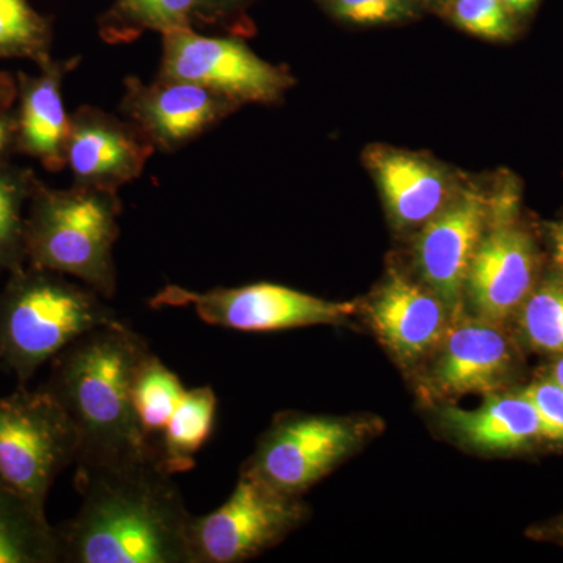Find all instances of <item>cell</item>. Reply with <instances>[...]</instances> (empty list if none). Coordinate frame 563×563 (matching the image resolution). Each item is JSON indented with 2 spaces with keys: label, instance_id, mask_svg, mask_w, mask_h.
Here are the masks:
<instances>
[{
  "label": "cell",
  "instance_id": "1",
  "mask_svg": "<svg viewBox=\"0 0 563 563\" xmlns=\"http://www.w3.org/2000/svg\"><path fill=\"white\" fill-rule=\"evenodd\" d=\"M76 487L79 512L57 528L62 563H191L195 515L151 459L77 470Z\"/></svg>",
  "mask_w": 563,
  "mask_h": 563
},
{
  "label": "cell",
  "instance_id": "2",
  "mask_svg": "<svg viewBox=\"0 0 563 563\" xmlns=\"http://www.w3.org/2000/svg\"><path fill=\"white\" fill-rule=\"evenodd\" d=\"M151 352L150 343L120 321L85 333L51 362L49 377L41 387L76 426L77 470L150 459L132 393Z\"/></svg>",
  "mask_w": 563,
  "mask_h": 563
},
{
  "label": "cell",
  "instance_id": "3",
  "mask_svg": "<svg viewBox=\"0 0 563 563\" xmlns=\"http://www.w3.org/2000/svg\"><path fill=\"white\" fill-rule=\"evenodd\" d=\"M0 290V363L25 385L85 333L120 322L90 287L49 269L10 273Z\"/></svg>",
  "mask_w": 563,
  "mask_h": 563
},
{
  "label": "cell",
  "instance_id": "4",
  "mask_svg": "<svg viewBox=\"0 0 563 563\" xmlns=\"http://www.w3.org/2000/svg\"><path fill=\"white\" fill-rule=\"evenodd\" d=\"M120 207L111 191L81 187L35 188L25 217V254L31 266L76 277L102 298L117 292L113 246Z\"/></svg>",
  "mask_w": 563,
  "mask_h": 563
},
{
  "label": "cell",
  "instance_id": "5",
  "mask_svg": "<svg viewBox=\"0 0 563 563\" xmlns=\"http://www.w3.org/2000/svg\"><path fill=\"white\" fill-rule=\"evenodd\" d=\"M76 426L46 388L0 396V483L46 514L58 476L79 457Z\"/></svg>",
  "mask_w": 563,
  "mask_h": 563
},
{
  "label": "cell",
  "instance_id": "6",
  "mask_svg": "<svg viewBox=\"0 0 563 563\" xmlns=\"http://www.w3.org/2000/svg\"><path fill=\"white\" fill-rule=\"evenodd\" d=\"M133 407L151 461L166 472L187 473L209 443L218 399L210 385L187 388L169 366L151 352L133 383Z\"/></svg>",
  "mask_w": 563,
  "mask_h": 563
},
{
  "label": "cell",
  "instance_id": "7",
  "mask_svg": "<svg viewBox=\"0 0 563 563\" xmlns=\"http://www.w3.org/2000/svg\"><path fill=\"white\" fill-rule=\"evenodd\" d=\"M307 509L250 472L240 473L228 501L192 517L191 563H240L257 558L298 528Z\"/></svg>",
  "mask_w": 563,
  "mask_h": 563
},
{
  "label": "cell",
  "instance_id": "8",
  "mask_svg": "<svg viewBox=\"0 0 563 563\" xmlns=\"http://www.w3.org/2000/svg\"><path fill=\"white\" fill-rule=\"evenodd\" d=\"M151 307H188L207 324L239 332H277L339 324L357 310L354 302L328 301L268 282L209 291L168 285L151 299Z\"/></svg>",
  "mask_w": 563,
  "mask_h": 563
},
{
  "label": "cell",
  "instance_id": "9",
  "mask_svg": "<svg viewBox=\"0 0 563 563\" xmlns=\"http://www.w3.org/2000/svg\"><path fill=\"white\" fill-rule=\"evenodd\" d=\"M361 432L344 418L285 415L263 435L243 470L285 495L299 496L357 446Z\"/></svg>",
  "mask_w": 563,
  "mask_h": 563
},
{
  "label": "cell",
  "instance_id": "10",
  "mask_svg": "<svg viewBox=\"0 0 563 563\" xmlns=\"http://www.w3.org/2000/svg\"><path fill=\"white\" fill-rule=\"evenodd\" d=\"M163 80L190 81L231 102H272L288 77L236 40L198 35L188 29L163 35Z\"/></svg>",
  "mask_w": 563,
  "mask_h": 563
},
{
  "label": "cell",
  "instance_id": "11",
  "mask_svg": "<svg viewBox=\"0 0 563 563\" xmlns=\"http://www.w3.org/2000/svg\"><path fill=\"white\" fill-rule=\"evenodd\" d=\"M493 203L479 191H463L426 222L417 243L422 279L450 312L461 313L463 292Z\"/></svg>",
  "mask_w": 563,
  "mask_h": 563
},
{
  "label": "cell",
  "instance_id": "12",
  "mask_svg": "<svg viewBox=\"0 0 563 563\" xmlns=\"http://www.w3.org/2000/svg\"><path fill=\"white\" fill-rule=\"evenodd\" d=\"M474 255L465 292L479 320L501 324L533 290L536 251L531 236L506 211L496 210Z\"/></svg>",
  "mask_w": 563,
  "mask_h": 563
},
{
  "label": "cell",
  "instance_id": "13",
  "mask_svg": "<svg viewBox=\"0 0 563 563\" xmlns=\"http://www.w3.org/2000/svg\"><path fill=\"white\" fill-rule=\"evenodd\" d=\"M512 365V344L498 324L459 321L444 335L429 383L443 398L492 393L501 387Z\"/></svg>",
  "mask_w": 563,
  "mask_h": 563
},
{
  "label": "cell",
  "instance_id": "14",
  "mask_svg": "<svg viewBox=\"0 0 563 563\" xmlns=\"http://www.w3.org/2000/svg\"><path fill=\"white\" fill-rule=\"evenodd\" d=\"M446 303L429 288L391 274L368 306L374 332L402 362H417L442 344L450 322Z\"/></svg>",
  "mask_w": 563,
  "mask_h": 563
},
{
  "label": "cell",
  "instance_id": "15",
  "mask_svg": "<svg viewBox=\"0 0 563 563\" xmlns=\"http://www.w3.org/2000/svg\"><path fill=\"white\" fill-rule=\"evenodd\" d=\"M150 152L135 133L103 114L85 111L70 122L66 163L84 187L111 191L135 179Z\"/></svg>",
  "mask_w": 563,
  "mask_h": 563
},
{
  "label": "cell",
  "instance_id": "16",
  "mask_svg": "<svg viewBox=\"0 0 563 563\" xmlns=\"http://www.w3.org/2000/svg\"><path fill=\"white\" fill-rule=\"evenodd\" d=\"M224 96L190 84L163 80L151 88L133 87L131 113L152 141L174 147L192 140L224 117Z\"/></svg>",
  "mask_w": 563,
  "mask_h": 563
},
{
  "label": "cell",
  "instance_id": "17",
  "mask_svg": "<svg viewBox=\"0 0 563 563\" xmlns=\"http://www.w3.org/2000/svg\"><path fill=\"white\" fill-rule=\"evenodd\" d=\"M368 165L399 225L426 224L446 206L448 179L424 158L401 151L376 150L369 154Z\"/></svg>",
  "mask_w": 563,
  "mask_h": 563
},
{
  "label": "cell",
  "instance_id": "18",
  "mask_svg": "<svg viewBox=\"0 0 563 563\" xmlns=\"http://www.w3.org/2000/svg\"><path fill=\"white\" fill-rule=\"evenodd\" d=\"M62 74L47 63L43 74L25 77L21 88L16 141L22 151L38 158L47 169L57 172L66 165L70 121L60 91Z\"/></svg>",
  "mask_w": 563,
  "mask_h": 563
},
{
  "label": "cell",
  "instance_id": "19",
  "mask_svg": "<svg viewBox=\"0 0 563 563\" xmlns=\"http://www.w3.org/2000/svg\"><path fill=\"white\" fill-rule=\"evenodd\" d=\"M443 420L468 444L485 451H510L544 439L543 422L520 393L495 396L476 410L448 407Z\"/></svg>",
  "mask_w": 563,
  "mask_h": 563
},
{
  "label": "cell",
  "instance_id": "20",
  "mask_svg": "<svg viewBox=\"0 0 563 563\" xmlns=\"http://www.w3.org/2000/svg\"><path fill=\"white\" fill-rule=\"evenodd\" d=\"M0 563H62L57 528L0 483Z\"/></svg>",
  "mask_w": 563,
  "mask_h": 563
},
{
  "label": "cell",
  "instance_id": "21",
  "mask_svg": "<svg viewBox=\"0 0 563 563\" xmlns=\"http://www.w3.org/2000/svg\"><path fill=\"white\" fill-rule=\"evenodd\" d=\"M199 0H117L111 9L107 29L111 40H128L143 31L163 33L190 27Z\"/></svg>",
  "mask_w": 563,
  "mask_h": 563
},
{
  "label": "cell",
  "instance_id": "22",
  "mask_svg": "<svg viewBox=\"0 0 563 563\" xmlns=\"http://www.w3.org/2000/svg\"><path fill=\"white\" fill-rule=\"evenodd\" d=\"M51 25L29 0H0V58H27L47 65Z\"/></svg>",
  "mask_w": 563,
  "mask_h": 563
},
{
  "label": "cell",
  "instance_id": "23",
  "mask_svg": "<svg viewBox=\"0 0 563 563\" xmlns=\"http://www.w3.org/2000/svg\"><path fill=\"white\" fill-rule=\"evenodd\" d=\"M35 188L22 174L0 168V266L10 273L24 268V206Z\"/></svg>",
  "mask_w": 563,
  "mask_h": 563
},
{
  "label": "cell",
  "instance_id": "24",
  "mask_svg": "<svg viewBox=\"0 0 563 563\" xmlns=\"http://www.w3.org/2000/svg\"><path fill=\"white\" fill-rule=\"evenodd\" d=\"M520 324L533 347L563 354V282L532 290L520 307Z\"/></svg>",
  "mask_w": 563,
  "mask_h": 563
},
{
  "label": "cell",
  "instance_id": "25",
  "mask_svg": "<svg viewBox=\"0 0 563 563\" xmlns=\"http://www.w3.org/2000/svg\"><path fill=\"white\" fill-rule=\"evenodd\" d=\"M453 20L485 40H507L514 32L510 11L501 0H454Z\"/></svg>",
  "mask_w": 563,
  "mask_h": 563
},
{
  "label": "cell",
  "instance_id": "26",
  "mask_svg": "<svg viewBox=\"0 0 563 563\" xmlns=\"http://www.w3.org/2000/svg\"><path fill=\"white\" fill-rule=\"evenodd\" d=\"M523 395L543 422L544 439L563 442V388L551 379L537 380Z\"/></svg>",
  "mask_w": 563,
  "mask_h": 563
},
{
  "label": "cell",
  "instance_id": "27",
  "mask_svg": "<svg viewBox=\"0 0 563 563\" xmlns=\"http://www.w3.org/2000/svg\"><path fill=\"white\" fill-rule=\"evenodd\" d=\"M336 13L357 24H383L407 13L406 0H333Z\"/></svg>",
  "mask_w": 563,
  "mask_h": 563
},
{
  "label": "cell",
  "instance_id": "28",
  "mask_svg": "<svg viewBox=\"0 0 563 563\" xmlns=\"http://www.w3.org/2000/svg\"><path fill=\"white\" fill-rule=\"evenodd\" d=\"M14 139H16V121L0 113V157Z\"/></svg>",
  "mask_w": 563,
  "mask_h": 563
},
{
  "label": "cell",
  "instance_id": "29",
  "mask_svg": "<svg viewBox=\"0 0 563 563\" xmlns=\"http://www.w3.org/2000/svg\"><path fill=\"white\" fill-rule=\"evenodd\" d=\"M550 235L555 265H558V268L563 274V221L551 225Z\"/></svg>",
  "mask_w": 563,
  "mask_h": 563
},
{
  "label": "cell",
  "instance_id": "30",
  "mask_svg": "<svg viewBox=\"0 0 563 563\" xmlns=\"http://www.w3.org/2000/svg\"><path fill=\"white\" fill-rule=\"evenodd\" d=\"M510 13H526L536 5L539 0H501Z\"/></svg>",
  "mask_w": 563,
  "mask_h": 563
},
{
  "label": "cell",
  "instance_id": "31",
  "mask_svg": "<svg viewBox=\"0 0 563 563\" xmlns=\"http://www.w3.org/2000/svg\"><path fill=\"white\" fill-rule=\"evenodd\" d=\"M548 379L553 380L559 387L563 388V354L551 365L548 372Z\"/></svg>",
  "mask_w": 563,
  "mask_h": 563
},
{
  "label": "cell",
  "instance_id": "32",
  "mask_svg": "<svg viewBox=\"0 0 563 563\" xmlns=\"http://www.w3.org/2000/svg\"><path fill=\"white\" fill-rule=\"evenodd\" d=\"M235 2V0H199V9H206L213 13V10L222 9V7L229 5V3Z\"/></svg>",
  "mask_w": 563,
  "mask_h": 563
},
{
  "label": "cell",
  "instance_id": "33",
  "mask_svg": "<svg viewBox=\"0 0 563 563\" xmlns=\"http://www.w3.org/2000/svg\"><path fill=\"white\" fill-rule=\"evenodd\" d=\"M11 96V84L7 77L0 76V106L7 103Z\"/></svg>",
  "mask_w": 563,
  "mask_h": 563
},
{
  "label": "cell",
  "instance_id": "34",
  "mask_svg": "<svg viewBox=\"0 0 563 563\" xmlns=\"http://www.w3.org/2000/svg\"><path fill=\"white\" fill-rule=\"evenodd\" d=\"M0 366H2V363H0Z\"/></svg>",
  "mask_w": 563,
  "mask_h": 563
},
{
  "label": "cell",
  "instance_id": "35",
  "mask_svg": "<svg viewBox=\"0 0 563 563\" xmlns=\"http://www.w3.org/2000/svg\"><path fill=\"white\" fill-rule=\"evenodd\" d=\"M562 528H563V525H562Z\"/></svg>",
  "mask_w": 563,
  "mask_h": 563
}]
</instances>
